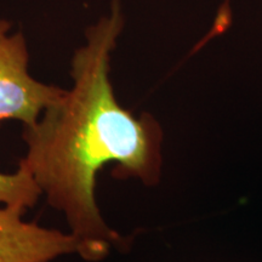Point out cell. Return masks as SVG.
I'll return each instance as SVG.
<instances>
[{
    "label": "cell",
    "mask_w": 262,
    "mask_h": 262,
    "mask_svg": "<svg viewBox=\"0 0 262 262\" xmlns=\"http://www.w3.org/2000/svg\"><path fill=\"white\" fill-rule=\"evenodd\" d=\"M118 3L85 33L72 57L71 89L31 126H24L27 169L51 208L79 239V256L96 262L126 241L107 225L96 202L97 173L116 164L118 179L153 187L162 172V127L149 114L134 116L118 102L111 83V56L123 31Z\"/></svg>",
    "instance_id": "1"
},
{
    "label": "cell",
    "mask_w": 262,
    "mask_h": 262,
    "mask_svg": "<svg viewBox=\"0 0 262 262\" xmlns=\"http://www.w3.org/2000/svg\"><path fill=\"white\" fill-rule=\"evenodd\" d=\"M29 54L21 32L11 33V24L0 19V124L17 120L31 126L64 89L41 83L28 70Z\"/></svg>",
    "instance_id": "2"
},
{
    "label": "cell",
    "mask_w": 262,
    "mask_h": 262,
    "mask_svg": "<svg viewBox=\"0 0 262 262\" xmlns=\"http://www.w3.org/2000/svg\"><path fill=\"white\" fill-rule=\"evenodd\" d=\"M25 209L0 205V262H52L81 251L79 239L24 220Z\"/></svg>",
    "instance_id": "3"
},
{
    "label": "cell",
    "mask_w": 262,
    "mask_h": 262,
    "mask_svg": "<svg viewBox=\"0 0 262 262\" xmlns=\"http://www.w3.org/2000/svg\"><path fill=\"white\" fill-rule=\"evenodd\" d=\"M41 191L27 169L18 165L15 172L0 171V205L18 206L27 210L40 198Z\"/></svg>",
    "instance_id": "4"
}]
</instances>
